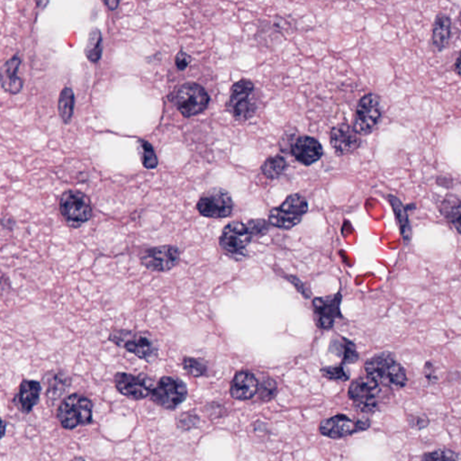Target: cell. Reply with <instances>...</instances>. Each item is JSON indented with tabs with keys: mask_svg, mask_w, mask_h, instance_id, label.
<instances>
[{
	"mask_svg": "<svg viewBox=\"0 0 461 461\" xmlns=\"http://www.w3.org/2000/svg\"><path fill=\"white\" fill-rule=\"evenodd\" d=\"M367 376L381 387L401 389L407 383L405 368L388 354H379L365 363Z\"/></svg>",
	"mask_w": 461,
	"mask_h": 461,
	"instance_id": "obj_1",
	"label": "cell"
},
{
	"mask_svg": "<svg viewBox=\"0 0 461 461\" xmlns=\"http://www.w3.org/2000/svg\"><path fill=\"white\" fill-rule=\"evenodd\" d=\"M108 341L146 362H154L158 357L156 342L151 334L144 331L114 329L109 333Z\"/></svg>",
	"mask_w": 461,
	"mask_h": 461,
	"instance_id": "obj_2",
	"label": "cell"
},
{
	"mask_svg": "<svg viewBox=\"0 0 461 461\" xmlns=\"http://www.w3.org/2000/svg\"><path fill=\"white\" fill-rule=\"evenodd\" d=\"M226 106L227 111L239 122L252 119L258 110L253 82L246 79L235 82L230 88Z\"/></svg>",
	"mask_w": 461,
	"mask_h": 461,
	"instance_id": "obj_3",
	"label": "cell"
},
{
	"mask_svg": "<svg viewBox=\"0 0 461 461\" xmlns=\"http://www.w3.org/2000/svg\"><path fill=\"white\" fill-rule=\"evenodd\" d=\"M60 212L68 226L79 228L93 217L91 200L84 193L67 190L60 200Z\"/></svg>",
	"mask_w": 461,
	"mask_h": 461,
	"instance_id": "obj_4",
	"label": "cell"
},
{
	"mask_svg": "<svg viewBox=\"0 0 461 461\" xmlns=\"http://www.w3.org/2000/svg\"><path fill=\"white\" fill-rule=\"evenodd\" d=\"M92 403L79 394L66 397L58 408L57 417L60 425L67 430H72L79 425L92 423Z\"/></svg>",
	"mask_w": 461,
	"mask_h": 461,
	"instance_id": "obj_5",
	"label": "cell"
},
{
	"mask_svg": "<svg viewBox=\"0 0 461 461\" xmlns=\"http://www.w3.org/2000/svg\"><path fill=\"white\" fill-rule=\"evenodd\" d=\"M307 211L308 203L302 195H289L281 206L270 210L269 223L278 228L291 229L300 223Z\"/></svg>",
	"mask_w": 461,
	"mask_h": 461,
	"instance_id": "obj_6",
	"label": "cell"
},
{
	"mask_svg": "<svg viewBox=\"0 0 461 461\" xmlns=\"http://www.w3.org/2000/svg\"><path fill=\"white\" fill-rule=\"evenodd\" d=\"M209 93L198 83H185L176 91V106L184 117H195L203 113L209 108Z\"/></svg>",
	"mask_w": 461,
	"mask_h": 461,
	"instance_id": "obj_7",
	"label": "cell"
},
{
	"mask_svg": "<svg viewBox=\"0 0 461 461\" xmlns=\"http://www.w3.org/2000/svg\"><path fill=\"white\" fill-rule=\"evenodd\" d=\"M198 211L207 218H226L233 209L232 196L222 187H212L201 196L197 204Z\"/></svg>",
	"mask_w": 461,
	"mask_h": 461,
	"instance_id": "obj_8",
	"label": "cell"
},
{
	"mask_svg": "<svg viewBox=\"0 0 461 461\" xmlns=\"http://www.w3.org/2000/svg\"><path fill=\"white\" fill-rule=\"evenodd\" d=\"M381 387L370 377H359L348 388V397L363 413L373 414L379 409Z\"/></svg>",
	"mask_w": 461,
	"mask_h": 461,
	"instance_id": "obj_9",
	"label": "cell"
},
{
	"mask_svg": "<svg viewBox=\"0 0 461 461\" xmlns=\"http://www.w3.org/2000/svg\"><path fill=\"white\" fill-rule=\"evenodd\" d=\"M382 117L381 102L379 96L370 93L362 97L357 105L353 128L362 137L374 131Z\"/></svg>",
	"mask_w": 461,
	"mask_h": 461,
	"instance_id": "obj_10",
	"label": "cell"
},
{
	"mask_svg": "<svg viewBox=\"0 0 461 461\" xmlns=\"http://www.w3.org/2000/svg\"><path fill=\"white\" fill-rule=\"evenodd\" d=\"M187 388L182 380L163 377L152 388L151 397L154 403L165 409H174L185 401Z\"/></svg>",
	"mask_w": 461,
	"mask_h": 461,
	"instance_id": "obj_11",
	"label": "cell"
},
{
	"mask_svg": "<svg viewBox=\"0 0 461 461\" xmlns=\"http://www.w3.org/2000/svg\"><path fill=\"white\" fill-rule=\"evenodd\" d=\"M180 261V248L172 244L148 248L140 257L143 266L154 272H169Z\"/></svg>",
	"mask_w": 461,
	"mask_h": 461,
	"instance_id": "obj_12",
	"label": "cell"
},
{
	"mask_svg": "<svg viewBox=\"0 0 461 461\" xmlns=\"http://www.w3.org/2000/svg\"><path fill=\"white\" fill-rule=\"evenodd\" d=\"M370 426V421L368 419H359L354 422L344 414H337L322 421L320 423L319 431L331 439H342L355 432L366 431Z\"/></svg>",
	"mask_w": 461,
	"mask_h": 461,
	"instance_id": "obj_13",
	"label": "cell"
},
{
	"mask_svg": "<svg viewBox=\"0 0 461 461\" xmlns=\"http://www.w3.org/2000/svg\"><path fill=\"white\" fill-rule=\"evenodd\" d=\"M253 237L246 224L240 221L230 222L223 230L219 239L222 250L230 255H241Z\"/></svg>",
	"mask_w": 461,
	"mask_h": 461,
	"instance_id": "obj_14",
	"label": "cell"
},
{
	"mask_svg": "<svg viewBox=\"0 0 461 461\" xmlns=\"http://www.w3.org/2000/svg\"><path fill=\"white\" fill-rule=\"evenodd\" d=\"M115 386L123 396L132 400L146 399L152 393L154 385L144 375L118 373L115 375Z\"/></svg>",
	"mask_w": 461,
	"mask_h": 461,
	"instance_id": "obj_15",
	"label": "cell"
},
{
	"mask_svg": "<svg viewBox=\"0 0 461 461\" xmlns=\"http://www.w3.org/2000/svg\"><path fill=\"white\" fill-rule=\"evenodd\" d=\"M342 294L316 298L313 301L316 324L320 329L329 330L333 328L337 318H342Z\"/></svg>",
	"mask_w": 461,
	"mask_h": 461,
	"instance_id": "obj_16",
	"label": "cell"
},
{
	"mask_svg": "<svg viewBox=\"0 0 461 461\" xmlns=\"http://www.w3.org/2000/svg\"><path fill=\"white\" fill-rule=\"evenodd\" d=\"M330 143L336 154L347 155L359 149L362 137L353 126L341 123L331 128Z\"/></svg>",
	"mask_w": 461,
	"mask_h": 461,
	"instance_id": "obj_17",
	"label": "cell"
},
{
	"mask_svg": "<svg viewBox=\"0 0 461 461\" xmlns=\"http://www.w3.org/2000/svg\"><path fill=\"white\" fill-rule=\"evenodd\" d=\"M290 154L303 165L310 166L322 157L324 149L316 138L303 135L290 144Z\"/></svg>",
	"mask_w": 461,
	"mask_h": 461,
	"instance_id": "obj_18",
	"label": "cell"
},
{
	"mask_svg": "<svg viewBox=\"0 0 461 461\" xmlns=\"http://www.w3.org/2000/svg\"><path fill=\"white\" fill-rule=\"evenodd\" d=\"M259 382L255 375L248 371L235 374L230 383V393L233 399L245 401L252 399L258 392Z\"/></svg>",
	"mask_w": 461,
	"mask_h": 461,
	"instance_id": "obj_19",
	"label": "cell"
},
{
	"mask_svg": "<svg viewBox=\"0 0 461 461\" xmlns=\"http://www.w3.org/2000/svg\"><path fill=\"white\" fill-rule=\"evenodd\" d=\"M42 387L36 380H24L17 394V405L23 413H30L39 401Z\"/></svg>",
	"mask_w": 461,
	"mask_h": 461,
	"instance_id": "obj_20",
	"label": "cell"
},
{
	"mask_svg": "<svg viewBox=\"0 0 461 461\" xmlns=\"http://www.w3.org/2000/svg\"><path fill=\"white\" fill-rule=\"evenodd\" d=\"M21 60L14 56L5 63L2 70V86L11 94H17L23 88V80L17 76Z\"/></svg>",
	"mask_w": 461,
	"mask_h": 461,
	"instance_id": "obj_21",
	"label": "cell"
},
{
	"mask_svg": "<svg viewBox=\"0 0 461 461\" xmlns=\"http://www.w3.org/2000/svg\"><path fill=\"white\" fill-rule=\"evenodd\" d=\"M451 20L446 14H438L432 27V43L438 51L447 47L451 39Z\"/></svg>",
	"mask_w": 461,
	"mask_h": 461,
	"instance_id": "obj_22",
	"label": "cell"
},
{
	"mask_svg": "<svg viewBox=\"0 0 461 461\" xmlns=\"http://www.w3.org/2000/svg\"><path fill=\"white\" fill-rule=\"evenodd\" d=\"M330 351L342 359V364L355 363L359 359V353L353 342L345 338H334L331 342Z\"/></svg>",
	"mask_w": 461,
	"mask_h": 461,
	"instance_id": "obj_23",
	"label": "cell"
},
{
	"mask_svg": "<svg viewBox=\"0 0 461 461\" xmlns=\"http://www.w3.org/2000/svg\"><path fill=\"white\" fill-rule=\"evenodd\" d=\"M288 167L286 158L281 155L269 157L262 164L261 171L262 174L269 180H276L286 172Z\"/></svg>",
	"mask_w": 461,
	"mask_h": 461,
	"instance_id": "obj_24",
	"label": "cell"
},
{
	"mask_svg": "<svg viewBox=\"0 0 461 461\" xmlns=\"http://www.w3.org/2000/svg\"><path fill=\"white\" fill-rule=\"evenodd\" d=\"M103 39L101 32L97 28H92L89 32L88 42L85 48L86 58L91 62L96 63L102 56Z\"/></svg>",
	"mask_w": 461,
	"mask_h": 461,
	"instance_id": "obj_25",
	"label": "cell"
},
{
	"mask_svg": "<svg viewBox=\"0 0 461 461\" xmlns=\"http://www.w3.org/2000/svg\"><path fill=\"white\" fill-rule=\"evenodd\" d=\"M388 200L390 202L392 209H393L394 215H396L397 221H399L403 240L405 243H408L411 239L412 230L405 207H403L401 201L394 196H388Z\"/></svg>",
	"mask_w": 461,
	"mask_h": 461,
	"instance_id": "obj_26",
	"label": "cell"
},
{
	"mask_svg": "<svg viewBox=\"0 0 461 461\" xmlns=\"http://www.w3.org/2000/svg\"><path fill=\"white\" fill-rule=\"evenodd\" d=\"M75 97L73 91L71 88H64L60 92L59 101H58V110L63 122H71L74 110Z\"/></svg>",
	"mask_w": 461,
	"mask_h": 461,
	"instance_id": "obj_27",
	"label": "cell"
},
{
	"mask_svg": "<svg viewBox=\"0 0 461 461\" xmlns=\"http://www.w3.org/2000/svg\"><path fill=\"white\" fill-rule=\"evenodd\" d=\"M71 384L70 377L65 373H57L48 379V397L57 399L62 396Z\"/></svg>",
	"mask_w": 461,
	"mask_h": 461,
	"instance_id": "obj_28",
	"label": "cell"
},
{
	"mask_svg": "<svg viewBox=\"0 0 461 461\" xmlns=\"http://www.w3.org/2000/svg\"><path fill=\"white\" fill-rule=\"evenodd\" d=\"M184 370L190 376L200 377L206 376L209 368L203 359L185 357L182 360Z\"/></svg>",
	"mask_w": 461,
	"mask_h": 461,
	"instance_id": "obj_29",
	"label": "cell"
},
{
	"mask_svg": "<svg viewBox=\"0 0 461 461\" xmlns=\"http://www.w3.org/2000/svg\"><path fill=\"white\" fill-rule=\"evenodd\" d=\"M138 143L140 146L141 158H142L143 167L148 169L157 168L158 163L157 155L152 144L142 139L138 141Z\"/></svg>",
	"mask_w": 461,
	"mask_h": 461,
	"instance_id": "obj_30",
	"label": "cell"
},
{
	"mask_svg": "<svg viewBox=\"0 0 461 461\" xmlns=\"http://www.w3.org/2000/svg\"><path fill=\"white\" fill-rule=\"evenodd\" d=\"M423 461H461V457L451 449H440L423 455Z\"/></svg>",
	"mask_w": 461,
	"mask_h": 461,
	"instance_id": "obj_31",
	"label": "cell"
},
{
	"mask_svg": "<svg viewBox=\"0 0 461 461\" xmlns=\"http://www.w3.org/2000/svg\"><path fill=\"white\" fill-rule=\"evenodd\" d=\"M258 393L262 401H270L278 393V386L272 379H265L259 384Z\"/></svg>",
	"mask_w": 461,
	"mask_h": 461,
	"instance_id": "obj_32",
	"label": "cell"
},
{
	"mask_svg": "<svg viewBox=\"0 0 461 461\" xmlns=\"http://www.w3.org/2000/svg\"><path fill=\"white\" fill-rule=\"evenodd\" d=\"M321 373L328 379L339 380V381H347L348 377H350L344 370V364L322 368Z\"/></svg>",
	"mask_w": 461,
	"mask_h": 461,
	"instance_id": "obj_33",
	"label": "cell"
},
{
	"mask_svg": "<svg viewBox=\"0 0 461 461\" xmlns=\"http://www.w3.org/2000/svg\"><path fill=\"white\" fill-rule=\"evenodd\" d=\"M269 222L264 219H252L248 222L247 226L249 227L250 232L252 233V237H261L266 235L269 230Z\"/></svg>",
	"mask_w": 461,
	"mask_h": 461,
	"instance_id": "obj_34",
	"label": "cell"
},
{
	"mask_svg": "<svg viewBox=\"0 0 461 461\" xmlns=\"http://www.w3.org/2000/svg\"><path fill=\"white\" fill-rule=\"evenodd\" d=\"M446 217L455 230L461 235V201L448 210Z\"/></svg>",
	"mask_w": 461,
	"mask_h": 461,
	"instance_id": "obj_35",
	"label": "cell"
},
{
	"mask_svg": "<svg viewBox=\"0 0 461 461\" xmlns=\"http://www.w3.org/2000/svg\"><path fill=\"white\" fill-rule=\"evenodd\" d=\"M200 423V417L192 413H184L178 419V425L184 430L194 428Z\"/></svg>",
	"mask_w": 461,
	"mask_h": 461,
	"instance_id": "obj_36",
	"label": "cell"
},
{
	"mask_svg": "<svg viewBox=\"0 0 461 461\" xmlns=\"http://www.w3.org/2000/svg\"><path fill=\"white\" fill-rule=\"evenodd\" d=\"M192 57L185 53V51H180L177 54L175 59L176 66L180 71H185L189 67V63L191 62Z\"/></svg>",
	"mask_w": 461,
	"mask_h": 461,
	"instance_id": "obj_37",
	"label": "cell"
},
{
	"mask_svg": "<svg viewBox=\"0 0 461 461\" xmlns=\"http://www.w3.org/2000/svg\"><path fill=\"white\" fill-rule=\"evenodd\" d=\"M429 425L428 418L426 416H412L410 426L416 429H423Z\"/></svg>",
	"mask_w": 461,
	"mask_h": 461,
	"instance_id": "obj_38",
	"label": "cell"
},
{
	"mask_svg": "<svg viewBox=\"0 0 461 461\" xmlns=\"http://www.w3.org/2000/svg\"><path fill=\"white\" fill-rule=\"evenodd\" d=\"M454 69L456 73L461 77V51L457 58L456 62H455Z\"/></svg>",
	"mask_w": 461,
	"mask_h": 461,
	"instance_id": "obj_39",
	"label": "cell"
},
{
	"mask_svg": "<svg viewBox=\"0 0 461 461\" xmlns=\"http://www.w3.org/2000/svg\"><path fill=\"white\" fill-rule=\"evenodd\" d=\"M105 4L108 5L111 10H117V5H119V1H113V0H110V1H105Z\"/></svg>",
	"mask_w": 461,
	"mask_h": 461,
	"instance_id": "obj_40",
	"label": "cell"
},
{
	"mask_svg": "<svg viewBox=\"0 0 461 461\" xmlns=\"http://www.w3.org/2000/svg\"><path fill=\"white\" fill-rule=\"evenodd\" d=\"M71 461H86L84 459H82V458H77V459H74L73 460Z\"/></svg>",
	"mask_w": 461,
	"mask_h": 461,
	"instance_id": "obj_41",
	"label": "cell"
},
{
	"mask_svg": "<svg viewBox=\"0 0 461 461\" xmlns=\"http://www.w3.org/2000/svg\"><path fill=\"white\" fill-rule=\"evenodd\" d=\"M459 21H460V24L461 25V11H460V16H459Z\"/></svg>",
	"mask_w": 461,
	"mask_h": 461,
	"instance_id": "obj_42",
	"label": "cell"
}]
</instances>
